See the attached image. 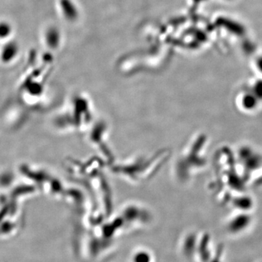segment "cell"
<instances>
[{
  "mask_svg": "<svg viewBox=\"0 0 262 262\" xmlns=\"http://www.w3.org/2000/svg\"><path fill=\"white\" fill-rule=\"evenodd\" d=\"M18 46L15 42H7L1 50V58L5 61L13 59L18 53Z\"/></svg>",
  "mask_w": 262,
  "mask_h": 262,
  "instance_id": "obj_1",
  "label": "cell"
},
{
  "mask_svg": "<svg viewBox=\"0 0 262 262\" xmlns=\"http://www.w3.org/2000/svg\"><path fill=\"white\" fill-rule=\"evenodd\" d=\"M59 34L57 32L56 29L50 27L46 29L45 32V42L49 48L57 47L58 41H59Z\"/></svg>",
  "mask_w": 262,
  "mask_h": 262,
  "instance_id": "obj_2",
  "label": "cell"
},
{
  "mask_svg": "<svg viewBox=\"0 0 262 262\" xmlns=\"http://www.w3.org/2000/svg\"><path fill=\"white\" fill-rule=\"evenodd\" d=\"M12 32H13V28L10 23L5 20L0 21V39L4 40L8 39L11 35Z\"/></svg>",
  "mask_w": 262,
  "mask_h": 262,
  "instance_id": "obj_3",
  "label": "cell"
}]
</instances>
